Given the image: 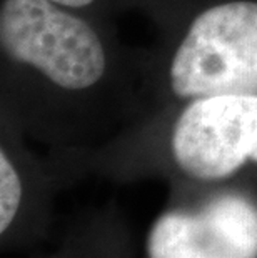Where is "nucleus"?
I'll return each mask as SVG.
<instances>
[{
  "instance_id": "1",
  "label": "nucleus",
  "mask_w": 257,
  "mask_h": 258,
  "mask_svg": "<svg viewBox=\"0 0 257 258\" xmlns=\"http://www.w3.org/2000/svg\"><path fill=\"white\" fill-rule=\"evenodd\" d=\"M0 113L59 147L112 139L149 112L147 52L114 22L52 0H0Z\"/></svg>"
},
{
  "instance_id": "2",
  "label": "nucleus",
  "mask_w": 257,
  "mask_h": 258,
  "mask_svg": "<svg viewBox=\"0 0 257 258\" xmlns=\"http://www.w3.org/2000/svg\"><path fill=\"white\" fill-rule=\"evenodd\" d=\"M140 12L157 30L145 50L147 115L200 97L257 93V0H149Z\"/></svg>"
},
{
  "instance_id": "3",
  "label": "nucleus",
  "mask_w": 257,
  "mask_h": 258,
  "mask_svg": "<svg viewBox=\"0 0 257 258\" xmlns=\"http://www.w3.org/2000/svg\"><path fill=\"white\" fill-rule=\"evenodd\" d=\"M192 186L257 178V93H219L159 108L109 142Z\"/></svg>"
},
{
  "instance_id": "4",
  "label": "nucleus",
  "mask_w": 257,
  "mask_h": 258,
  "mask_svg": "<svg viewBox=\"0 0 257 258\" xmlns=\"http://www.w3.org/2000/svg\"><path fill=\"white\" fill-rule=\"evenodd\" d=\"M197 188L156 218L147 258H257V197L239 185Z\"/></svg>"
},
{
  "instance_id": "5",
  "label": "nucleus",
  "mask_w": 257,
  "mask_h": 258,
  "mask_svg": "<svg viewBox=\"0 0 257 258\" xmlns=\"http://www.w3.org/2000/svg\"><path fill=\"white\" fill-rule=\"evenodd\" d=\"M52 2L79 12L95 15V17L112 20L114 15L129 12V10L140 12L149 0H52Z\"/></svg>"
}]
</instances>
